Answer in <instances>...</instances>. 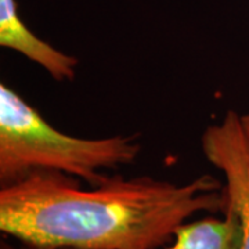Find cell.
I'll return each mask as SVG.
<instances>
[{
	"instance_id": "6da1fadb",
	"label": "cell",
	"mask_w": 249,
	"mask_h": 249,
	"mask_svg": "<svg viewBox=\"0 0 249 249\" xmlns=\"http://www.w3.org/2000/svg\"><path fill=\"white\" fill-rule=\"evenodd\" d=\"M220 180L184 184L108 176L93 188L58 172H32L0 190V230L35 249H158L196 213L224 212Z\"/></svg>"
},
{
	"instance_id": "277c9868",
	"label": "cell",
	"mask_w": 249,
	"mask_h": 249,
	"mask_svg": "<svg viewBox=\"0 0 249 249\" xmlns=\"http://www.w3.org/2000/svg\"><path fill=\"white\" fill-rule=\"evenodd\" d=\"M0 46L40 65L57 82L76 78L78 58L36 36L19 16L17 0H0Z\"/></svg>"
},
{
	"instance_id": "8992f818",
	"label": "cell",
	"mask_w": 249,
	"mask_h": 249,
	"mask_svg": "<svg viewBox=\"0 0 249 249\" xmlns=\"http://www.w3.org/2000/svg\"><path fill=\"white\" fill-rule=\"evenodd\" d=\"M241 122H242V127H244V132L247 134V139L249 142V114H244L241 115Z\"/></svg>"
},
{
	"instance_id": "7a4b0ae2",
	"label": "cell",
	"mask_w": 249,
	"mask_h": 249,
	"mask_svg": "<svg viewBox=\"0 0 249 249\" xmlns=\"http://www.w3.org/2000/svg\"><path fill=\"white\" fill-rule=\"evenodd\" d=\"M142 151L137 134L82 139L58 132L6 83L0 85V183L32 172H58L97 186L104 170L133 163Z\"/></svg>"
},
{
	"instance_id": "3957f363",
	"label": "cell",
	"mask_w": 249,
	"mask_h": 249,
	"mask_svg": "<svg viewBox=\"0 0 249 249\" xmlns=\"http://www.w3.org/2000/svg\"><path fill=\"white\" fill-rule=\"evenodd\" d=\"M201 148L223 173L226 205L234 209L241 226L240 249H249V142L240 114L230 109L219 124L208 126Z\"/></svg>"
},
{
	"instance_id": "52a82bcc",
	"label": "cell",
	"mask_w": 249,
	"mask_h": 249,
	"mask_svg": "<svg viewBox=\"0 0 249 249\" xmlns=\"http://www.w3.org/2000/svg\"><path fill=\"white\" fill-rule=\"evenodd\" d=\"M1 249H16L14 247H11L9 244H6V242H1ZM25 249H35V248H31V247H27Z\"/></svg>"
},
{
	"instance_id": "5b68a950",
	"label": "cell",
	"mask_w": 249,
	"mask_h": 249,
	"mask_svg": "<svg viewBox=\"0 0 249 249\" xmlns=\"http://www.w3.org/2000/svg\"><path fill=\"white\" fill-rule=\"evenodd\" d=\"M224 217H205L184 223L168 249H240L241 226L231 206L226 205Z\"/></svg>"
}]
</instances>
